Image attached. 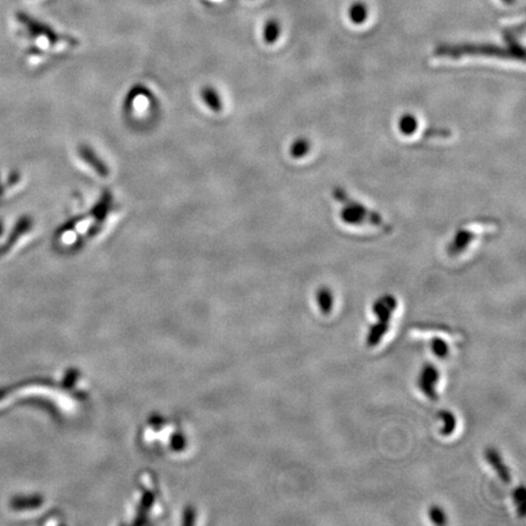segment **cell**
I'll use <instances>...</instances> for the list:
<instances>
[{"mask_svg":"<svg viewBox=\"0 0 526 526\" xmlns=\"http://www.w3.org/2000/svg\"><path fill=\"white\" fill-rule=\"evenodd\" d=\"M388 330H389V325L381 324V323L372 325L367 335V346L374 347L379 345L383 338L385 336V334L388 333Z\"/></svg>","mask_w":526,"mask_h":526,"instance_id":"obj_11","label":"cell"},{"mask_svg":"<svg viewBox=\"0 0 526 526\" xmlns=\"http://www.w3.org/2000/svg\"><path fill=\"white\" fill-rule=\"evenodd\" d=\"M476 236L478 234L475 231H468V229L458 231L454 239L452 240V243L447 248V253H449V256L461 255V253L468 248V245L471 244V240L474 239Z\"/></svg>","mask_w":526,"mask_h":526,"instance_id":"obj_9","label":"cell"},{"mask_svg":"<svg viewBox=\"0 0 526 526\" xmlns=\"http://www.w3.org/2000/svg\"><path fill=\"white\" fill-rule=\"evenodd\" d=\"M158 107V99L154 92L148 87H133L124 102L126 114L133 120H146L148 116L154 114Z\"/></svg>","mask_w":526,"mask_h":526,"instance_id":"obj_2","label":"cell"},{"mask_svg":"<svg viewBox=\"0 0 526 526\" xmlns=\"http://www.w3.org/2000/svg\"><path fill=\"white\" fill-rule=\"evenodd\" d=\"M279 33H280V28L279 25L275 21H272L265 26V40L268 44H272L277 40L278 38Z\"/></svg>","mask_w":526,"mask_h":526,"instance_id":"obj_19","label":"cell"},{"mask_svg":"<svg viewBox=\"0 0 526 526\" xmlns=\"http://www.w3.org/2000/svg\"><path fill=\"white\" fill-rule=\"evenodd\" d=\"M439 415L444 422V427L441 429V435H444V437L452 435L456 430V427H457V420H456L454 413L449 411H442L439 413Z\"/></svg>","mask_w":526,"mask_h":526,"instance_id":"obj_12","label":"cell"},{"mask_svg":"<svg viewBox=\"0 0 526 526\" xmlns=\"http://www.w3.org/2000/svg\"><path fill=\"white\" fill-rule=\"evenodd\" d=\"M333 197L336 202H340L341 205L345 206L347 209L354 211L357 214H360L363 217L364 221L368 223L369 226L373 227L379 228L383 231H390L393 228L390 226L389 223H386L384 219L381 217L380 214H378L376 211L371 210L368 207L362 205L361 202H356L352 197H349V194L345 192V189L336 187L334 188Z\"/></svg>","mask_w":526,"mask_h":526,"instance_id":"obj_3","label":"cell"},{"mask_svg":"<svg viewBox=\"0 0 526 526\" xmlns=\"http://www.w3.org/2000/svg\"><path fill=\"white\" fill-rule=\"evenodd\" d=\"M429 517L437 525H444V524H446L445 512L440 507H437V505H432V508L429 509Z\"/></svg>","mask_w":526,"mask_h":526,"instance_id":"obj_20","label":"cell"},{"mask_svg":"<svg viewBox=\"0 0 526 526\" xmlns=\"http://www.w3.org/2000/svg\"><path fill=\"white\" fill-rule=\"evenodd\" d=\"M507 39H508V48L486 43L442 44L435 49L434 54L441 57H451V59H458L464 55H483L524 60L525 52L522 47H520L514 38L509 37V35H507Z\"/></svg>","mask_w":526,"mask_h":526,"instance_id":"obj_1","label":"cell"},{"mask_svg":"<svg viewBox=\"0 0 526 526\" xmlns=\"http://www.w3.org/2000/svg\"><path fill=\"white\" fill-rule=\"evenodd\" d=\"M513 500L517 508L519 517H525L526 513V491L525 488L520 485L513 491Z\"/></svg>","mask_w":526,"mask_h":526,"instance_id":"obj_13","label":"cell"},{"mask_svg":"<svg viewBox=\"0 0 526 526\" xmlns=\"http://www.w3.org/2000/svg\"><path fill=\"white\" fill-rule=\"evenodd\" d=\"M398 128L403 134L410 136V134H413L418 128V121L415 116L406 114V115L402 116V119L398 122Z\"/></svg>","mask_w":526,"mask_h":526,"instance_id":"obj_14","label":"cell"},{"mask_svg":"<svg viewBox=\"0 0 526 526\" xmlns=\"http://www.w3.org/2000/svg\"><path fill=\"white\" fill-rule=\"evenodd\" d=\"M340 217H341L344 222L351 224V226H363L364 223H367L364 221L362 216L356 214V212L350 210V209H347L345 206H344V210L340 212Z\"/></svg>","mask_w":526,"mask_h":526,"instance_id":"obj_16","label":"cell"},{"mask_svg":"<svg viewBox=\"0 0 526 526\" xmlns=\"http://www.w3.org/2000/svg\"><path fill=\"white\" fill-rule=\"evenodd\" d=\"M451 131L446 128H429L424 132V138H449Z\"/></svg>","mask_w":526,"mask_h":526,"instance_id":"obj_21","label":"cell"},{"mask_svg":"<svg viewBox=\"0 0 526 526\" xmlns=\"http://www.w3.org/2000/svg\"><path fill=\"white\" fill-rule=\"evenodd\" d=\"M76 158L82 167H84L87 171L100 180H107L111 175L110 167L105 163V160L90 146H78Z\"/></svg>","mask_w":526,"mask_h":526,"instance_id":"obj_4","label":"cell"},{"mask_svg":"<svg viewBox=\"0 0 526 526\" xmlns=\"http://www.w3.org/2000/svg\"><path fill=\"white\" fill-rule=\"evenodd\" d=\"M367 15V8L363 4H355L350 9V18L354 23H363Z\"/></svg>","mask_w":526,"mask_h":526,"instance_id":"obj_18","label":"cell"},{"mask_svg":"<svg viewBox=\"0 0 526 526\" xmlns=\"http://www.w3.org/2000/svg\"><path fill=\"white\" fill-rule=\"evenodd\" d=\"M317 304L324 316H328L333 311L334 296L333 292L328 287H319L317 291Z\"/></svg>","mask_w":526,"mask_h":526,"instance_id":"obj_10","label":"cell"},{"mask_svg":"<svg viewBox=\"0 0 526 526\" xmlns=\"http://www.w3.org/2000/svg\"><path fill=\"white\" fill-rule=\"evenodd\" d=\"M199 97L202 100V106L205 107L207 111L214 115H222L224 112V99L219 90L216 89V87H202Z\"/></svg>","mask_w":526,"mask_h":526,"instance_id":"obj_6","label":"cell"},{"mask_svg":"<svg viewBox=\"0 0 526 526\" xmlns=\"http://www.w3.org/2000/svg\"><path fill=\"white\" fill-rule=\"evenodd\" d=\"M432 349L434 355L439 357V358H445L446 356L449 355V344L444 339L432 338Z\"/></svg>","mask_w":526,"mask_h":526,"instance_id":"obj_17","label":"cell"},{"mask_svg":"<svg viewBox=\"0 0 526 526\" xmlns=\"http://www.w3.org/2000/svg\"><path fill=\"white\" fill-rule=\"evenodd\" d=\"M311 149V144L306 138H300L291 146L290 155L294 158H304Z\"/></svg>","mask_w":526,"mask_h":526,"instance_id":"obj_15","label":"cell"},{"mask_svg":"<svg viewBox=\"0 0 526 526\" xmlns=\"http://www.w3.org/2000/svg\"><path fill=\"white\" fill-rule=\"evenodd\" d=\"M398 308V300L393 295L381 296L373 305V313L377 316L378 323L390 325L391 317Z\"/></svg>","mask_w":526,"mask_h":526,"instance_id":"obj_7","label":"cell"},{"mask_svg":"<svg viewBox=\"0 0 526 526\" xmlns=\"http://www.w3.org/2000/svg\"><path fill=\"white\" fill-rule=\"evenodd\" d=\"M505 3H508V4H512L513 3V0H503Z\"/></svg>","mask_w":526,"mask_h":526,"instance_id":"obj_22","label":"cell"},{"mask_svg":"<svg viewBox=\"0 0 526 526\" xmlns=\"http://www.w3.org/2000/svg\"><path fill=\"white\" fill-rule=\"evenodd\" d=\"M439 379H440V372L432 363L425 364L418 377V388L432 401H437L439 398L437 393V384L439 383Z\"/></svg>","mask_w":526,"mask_h":526,"instance_id":"obj_5","label":"cell"},{"mask_svg":"<svg viewBox=\"0 0 526 526\" xmlns=\"http://www.w3.org/2000/svg\"><path fill=\"white\" fill-rule=\"evenodd\" d=\"M485 459L490 463V466L496 471L500 479L505 483H509L512 481V475L509 471L508 466H505L503 459L500 457V452L493 447H488L485 449Z\"/></svg>","mask_w":526,"mask_h":526,"instance_id":"obj_8","label":"cell"}]
</instances>
